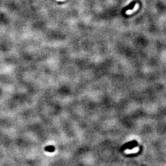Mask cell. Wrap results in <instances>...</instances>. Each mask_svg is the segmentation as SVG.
I'll return each instance as SVG.
<instances>
[{"label": "cell", "mask_w": 166, "mask_h": 166, "mask_svg": "<svg viewBox=\"0 0 166 166\" xmlns=\"http://www.w3.org/2000/svg\"><path fill=\"white\" fill-rule=\"evenodd\" d=\"M135 2H132L130 4V5H129L128 6H127V7H126V8L125 9L124 11L129 10V9H132L133 8V7H134V6H135Z\"/></svg>", "instance_id": "cell-1"}, {"label": "cell", "mask_w": 166, "mask_h": 166, "mask_svg": "<svg viewBox=\"0 0 166 166\" xmlns=\"http://www.w3.org/2000/svg\"><path fill=\"white\" fill-rule=\"evenodd\" d=\"M45 150L47 151H50V152H53V151H54V148L53 146L46 147V148H45Z\"/></svg>", "instance_id": "cell-2"}]
</instances>
